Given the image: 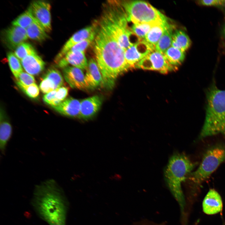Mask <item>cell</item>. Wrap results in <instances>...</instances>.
Listing matches in <instances>:
<instances>
[{
  "mask_svg": "<svg viewBox=\"0 0 225 225\" xmlns=\"http://www.w3.org/2000/svg\"><path fill=\"white\" fill-rule=\"evenodd\" d=\"M16 83L20 89L29 97L35 99L38 96L39 89L35 83L28 86L23 85L17 81Z\"/></svg>",
  "mask_w": 225,
  "mask_h": 225,
  "instance_id": "1f68e13d",
  "label": "cell"
},
{
  "mask_svg": "<svg viewBox=\"0 0 225 225\" xmlns=\"http://www.w3.org/2000/svg\"><path fill=\"white\" fill-rule=\"evenodd\" d=\"M206 96L205 118L199 138L225 137V90L219 89L214 82L207 90Z\"/></svg>",
  "mask_w": 225,
  "mask_h": 225,
  "instance_id": "3957f363",
  "label": "cell"
},
{
  "mask_svg": "<svg viewBox=\"0 0 225 225\" xmlns=\"http://www.w3.org/2000/svg\"><path fill=\"white\" fill-rule=\"evenodd\" d=\"M197 165L185 154L177 152L170 157L164 170V178L166 184L177 200L183 216L185 202L182 183Z\"/></svg>",
  "mask_w": 225,
  "mask_h": 225,
  "instance_id": "277c9868",
  "label": "cell"
},
{
  "mask_svg": "<svg viewBox=\"0 0 225 225\" xmlns=\"http://www.w3.org/2000/svg\"><path fill=\"white\" fill-rule=\"evenodd\" d=\"M94 38L96 61L101 73L103 85L112 88L115 80L131 69L126 62L125 50L115 38L104 20L101 18Z\"/></svg>",
  "mask_w": 225,
  "mask_h": 225,
  "instance_id": "6da1fadb",
  "label": "cell"
},
{
  "mask_svg": "<svg viewBox=\"0 0 225 225\" xmlns=\"http://www.w3.org/2000/svg\"><path fill=\"white\" fill-rule=\"evenodd\" d=\"M21 62L25 71L31 75L39 74L45 68V62L37 52L27 56L21 60Z\"/></svg>",
  "mask_w": 225,
  "mask_h": 225,
  "instance_id": "d6986e66",
  "label": "cell"
},
{
  "mask_svg": "<svg viewBox=\"0 0 225 225\" xmlns=\"http://www.w3.org/2000/svg\"><path fill=\"white\" fill-rule=\"evenodd\" d=\"M7 58L11 70L17 79L19 74L23 72V69L19 59L14 53L11 52L8 53Z\"/></svg>",
  "mask_w": 225,
  "mask_h": 225,
  "instance_id": "f1b7e54d",
  "label": "cell"
},
{
  "mask_svg": "<svg viewBox=\"0 0 225 225\" xmlns=\"http://www.w3.org/2000/svg\"><path fill=\"white\" fill-rule=\"evenodd\" d=\"M80 101L73 98H66L58 106L53 108L60 113L71 117H78Z\"/></svg>",
  "mask_w": 225,
  "mask_h": 225,
  "instance_id": "ffe728a7",
  "label": "cell"
},
{
  "mask_svg": "<svg viewBox=\"0 0 225 225\" xmlns=\"http://www.w3.org/2000/svg\"><path fill=\"white\" fill-rule=\"evenodd\" d=\"M120 2L128 22L154 24L168 22L165 15L144 1H123Z\"/></svg>",
  "mask_w": 225,
  "mask_h": 225,
  "instance_id": "8992f818",
  "label": "cell"
},
{
  "mask_svg": "<svg viewBox=\"0 0 225 225\" xmlns=\"http://www.w3.org/2000/svg\"><path fill=\"white\" fill-rule=\"evenodd\" d=\"M96 32V25H93L83 28L76 32L67 41L56 56L54 60L56 64L75 45L84 40L95 36Z\"/></svg>",
  "mask_w": 225,
  "mask_h": 225,
  "instance_id": "8fae6325",
  "label": "cell"
},
{
  "mask_svg": "<svg viewBox=\"0 0 225 225\" xmlns=\"http://www.w3.org/2000/svg\"><path fill=\"white\" fill-rule=\"evenodd\" d=\"M133 225H166L165 223H157L149 220H142L135 223Z\"/></svg>",
  "mask_w": 225,
  "mask_h": 225,
  "instance_id": "d590c367",
  "label": "cell"
},
{
  "mask_svg": "<svg viewBox=\"0 0 225 225\" xmlns=\"http://www.w3.org/2000/svg\"><path fill=\"white\" fill-rule=\"evenodd\" d=\"M203 212L208 215H213L221 212L222 208V202L219 193L212 189L208 191L202 202Z\"/></svg>",
  "mask_w": 225,
  "mask_h": 225,
  "instance_id": "e0dca14e",
  "label": "cell"
},
{
  "mask_svg": "<svg viewBox=\"0 0 225 225\" xmlns=\"http://www.w3.org/2000/svg\"><path fill=\"white\" fill-rule=\"evenodd\" d=\"M63 74L65 81L71 88L82 90L88 89L82 70L68 66L63 68Z\"/></svg>",
  "mask_w": 225,
  "mask_h": 225,
  "instance_id": "5bb4252c",
  "label": "cell"
},
{
  "mask_svg": "<svg viewBox=\"0 0 225 225\" xmlns=\"http://www.w3.org/2000/svg\"><path fill=\"white\" fill-rule=\"evenodd\" d=\"M95 36L84 40L73 46L68 52L85 51L92 41L94 40Z\"/></svg>",
  "mask_w": 225,
  "mask_h": 225,
  "instance_id": "d6a6232c",
  "label": "cell"
},
{
  "mask_svg": "<svg viewBox=\"0 0 225 225\" xmlns=\"http://www.w3.org/2000/svg\"><path fill=\"white\" fill-rule=\"evenodd\" d=\"M68 93V88L62 86L45 94L43 100L46 104L53 108L64 100Z\"/></svg>",
  "mask_w": 225,
  "mask_h": 225,
  "instance_id": "7402d4cb",
  "label": "cell"
},
{
  "mask_svg": "<svg viewBox=\"0 0 225 225\" xmlns=\"http://www.w3.org/2000/svg\"><path fill=\"white\" fill-rule=\"evenodd\" d=\"M88 64L84 51L68 52L56 63V66L64 68L70 65L82 70H86Z\"/></svg>",
  "mask_w": 225,
  "mask_h": 225,
  "instance_id": "9a60e30c",
  "label": "cell"
},
{
  "mask_svg": "<svg viewBox=\"0 0 225 225\" xmlns=\"http://www.w3.org/2000/svg\"><path fill=\"white\" fill-rule=\"evenodd\" d=\"M0 150L2 154L6 152L8 142L10 140L12 133V126L6 118L2 109L0 111Z\"/></svg>",
  "mask_w": 225,
  "mask_h": 225,
  "instance_id": "44dd1931",
  "label": "cell"
},
{
  "mask_svg": "<svg viewBox=\"0 0 225 225\" xmlns=\"http://www.w3.org/2000/svg\"><path fill=\"white\" fill-rule=\"evenodd\" d=\"M28 38L26 29L12 26L3 32L2 40L6 46L11 49H15Z\"/></svg>",
  "mask_w": 225,
  "mask_h": 225,
  "instance_id": "7c38bea8",
  "label": "cell"
},
{
  "mask_svg": "<svg viewBox=\"0 0 225 225\" xmlns=\"http://www.w3.org/2000/svg\"><path fill=\"white\" fill-rule=\"evenodd\" d=\"M36 20L27 10L15 18L12 22L13 26L27 29Z\"/></svg>",
  "mask_w": 225,
  "mask_h": 225,
  "instance_id": "83f0119b",
  "label": "cell"
},
{
  "mask_svg": "<svg viewBox=\"0 0 225 225\" xmlns=\"http://www.w3.org/2000/svg\"><path fill=\"white\" fill-rule=\"evenodd\" d=\"M154 49L153 47L142 40L125 50L126 61L131 69L136 68L137 64L141 60Z\"/></svg>",
  "mask_w": 225,
  "mask_h": 225,
  "instance_id": "30bf717a",
  "label": "cell"
},
{
  "mask_svg": "<svg viewBox=\"0 0 225 225\" xmlns=\"http://www.w3.org/2000/svg\"><path fill=\"white\" fill-rule=\"evenodd\" d=\"M224 161L225 144L219 143L212 146L205 151L198 168L189 175V179L194 184H200Z\"/></svg>",
  "mask_w": 225,
  "mask_h": 225,
  "instance_id": "52a82bcc",
  "label": "cell"
},
{
  "mask_svg": "<svg viewBox=\"0 0 225 225\" xmlns=\"http://www.w3.org/2000/svg\"><path fill=\"white\" fill-rule=\"evenodd\" d=\"M64 80L60 72L57 69H49L44 76L39 88L43 93H48L62 86Z\"/></svg>",
  "mask_w": 225,
  "mask_h": 225,
  "instance_id": "4fadbf2b",
  "label": "cell"
},
{
  "mask_svg": "<svg viewBox=\"0 0 225 225\" xmlns=\"http://www.w3.org/2000/svg\"><path fill=\"white\" fill-rule=\"evenodd\" d=\"M51 7L49 3L43 0H35L31 3L28 10L33 18L47 32L51 30Z\"/></svg>",
  "mask_w": 225,
  "mask_h": 225,
  "instance_id": "9c48e42d",
  "label": "cell"
},
{
  "mask_svg": "<svg viewBox=\"0 0 225 225\" xmlns=\"http://www.w3.org/2000/svg\"><path fill=\"white\" fill-rule=\"evenodd\" d=\"M31 203L38 216L49 225H65L67 202L54 179H48L35 185Z\"/></svg>",
  "mask_w": 225,
  "mask_h": 225,
  "instance_id": "7a4b0ae2",
  "label": "cell"
},
{
  "mask_svg": "<svg viewBox=\"0 0 225 225\" xmlns=\"http://www.w3.org/2000/svg\"><path fill=\"white\" fill-rule=\"evenodd\" d=\"M177 68L171 64L164 54L155 49L141 60L136 66V68L156 71L164 74L176 70Z\"/></svg>",
  "mask_w": 225,
  "mask_h": 225,
  "instance_id": "ba28073f",
  "label": "cell"
},
{
  "mask_svg": "<svg viewBox=\"0 0 225 225\" xmlns=\"http://www.w3.org/2000/svg\"><path fill=\"white\" fill-rule=\"evenodd\" d=\"M222 32L223 36L225 38V24L223 26L222 30Z\"/></svg>",
  "mask_w": 225,
  "mask_h": 225,
  "instance_id": "8d00e7d4",
  "label": "cell"
},
{
  "mask_svg": "<svg viewBox=\"0 0 225 225\" xmlns=\"http://www.w3.org/2000/svg\"><path fill=\"white\" fill-rule=\"evenodd\" d=\"M16 79V81L25 86H28L35 83V79L33 76L23 72L19 74Z\"/></svg>",
  "mask_w": 225,
  "mask_h": 225,
  "instance_id": "836d02e7",
  "label": "cell"
},
{
  "mask_svg": "<svg viewBox=\"0 0 225 225\" xmlns=\"http://www.w3.org/2000/svg\"><path fill=\"white\" fill-rule=\"evenodd\" d=\"M102 102V98L97 95L82 100L80 101V111L78 118L85 120L92 118L98 111Z\"/></svg>",
  "mask_w": 225,
  "mask_h": 225,
  "instance_id": "2e32d148",
  "label": "cell"
},
{
  "mask_svg": "<svg viewBox=\"0 0 225 225\" xmlns=\"http://www.w3.org/2000/svg\"><path fill=\"white\" fill-rule=\"evenodd\" d=\"M36 53L33 47L29 43L23 42L15 49L14 54L21 60L27 56Z\"/></svg>",
  "mask_w": 225,
  "mask_h": 225,
  "instance_id": "4dcf8cb0",
  "label": "cell"
},
{
  "mask_svg": "<svg viewBox=\"0 0 225 225\" xmlns=\"http://www.w3.org/2000/svg\"><path fill=\"white\" fill-rule=\"evenodd\" d=\"M26 30L28 38L32 40L42 42L48 38L46 31L36 20Z\"/></svg>",
  "mask_w": 225,
  "mask_h": 225,
  "instance_id": "484cf974",
  "label": "cell"
},
{
  "mask_svg": "<svg viewBox=\"0 0 225 225\" xmlns=\"http://www.w3.org/2000/svg\"><path fill=\"white\" fill-rule=\"evenodd\" d=\"M101 17L115 38L125 51L136 44L132 38L136 35L128 27L126 14L120 2L110 1L105 7Z\"/></svg>",
  "mask_w": 225,
  "mask_h": 225,
  "instance_id": "5b68a950",
  "label": "cell"
},
{
  "mask_svg": "<svg viewBox=\"0 0 225 225\" xmlns=\"http://www.w3.org/2000/svg\"><path fill=\"white\" fill-rule=\"evenodd\" d=\"M174 27L169 24L155 46V49L164 54L166 50L172 45Z\"/></svg>",
  "mask_w": 225,
  "mask_h": 225,
  "instance_id": "d4e9b609",
  "label": "cell"
},
{
  "mask_svg": "<svg viewBox=\"0 0 225 225\" xmlns=\"http://www.w3.org/2000/svg\"><path fill=\"white\" fill-rule=\"evenodd\" d=\"M155 24L148 23H133L131 30L141 40H143L152 26Z\"/></svg>",
  "mask_w": 225,
  "mask_h": 225,
  "instance_id": "f546056e",
  "label": "cell"
},
{
  "mask_svg": "<svg viewBox=\"0 0 225 225\" xmlns=\"http://www.w3.org/2000/svg\"><path fill=\"white\" fill-rule=\"evenodd\" d=\"M191 41L183 31L177 30L173 32L171 46L185 52L190 47Z\"/></svg>",
  "mask_w": 225,
  "mask_h": 225,
  "instance_id": "cb8c5ba5",
  "label": "cell"
},
{
  "mask_svg": "<svg viewBox=\"0 0 225 225\" xmlns=\"http://www.w3.org/2000/svg\"><path fill=\"white\" fill-rule=\"evenodd\" d=\"M169 24L168 22L154 25L143 40L155 48V46Z\"/></svg>",
  "mask_w": 225,
  "mask_h": 225,
  "instance_id": "603a6c76",
  "label": "cell"
},
{
  "mask_svg": "<svg viewBox=\"0 0 225 225\" xmlns=\"http://www.w3.org/2000/svg\"><path fill=\"white\" fill-rule=\"evenodd\" d=\"M164 55L171 64L177 67L182 62L185 56V52L172 46L166 50Z\"/></svg>",
  "mask_w": 225,
  "mask_h": 225,
  "instance_id": "4316f807",
  "label": "cell"
},
{
  "mask_svg": "<svg viewBox=\"0 0 225 225\" xmlns=\"http://www.w3.org/2000/svg\"><path fill=\"white\" fill-rule=\"evenodd\" d=\"M85 75L88 89H95L103 85L101 73L96 60L94 59L89 61Z\"/></svg>",
  "mask_w": 225,
  "mask_h": 225,
  "instance_id": "ac0fdd59",
  "label": "cell"
},
{
  "mask_svg": "<svg viewBox=\"0 0 225 225\" xmlns=\"http://www.w3.org/2000/svg\"><path fill=\"white\" fill-rule=\"evenodd\" d=\"M197 2L199 4L203 6L225 7V0H201L197 1Z\"/></svg>",
  "mask_w": 225,
  "mask_h": 225,
  "instance_id": "e575fe53",
  "label": "cell"
}]
</instances>
